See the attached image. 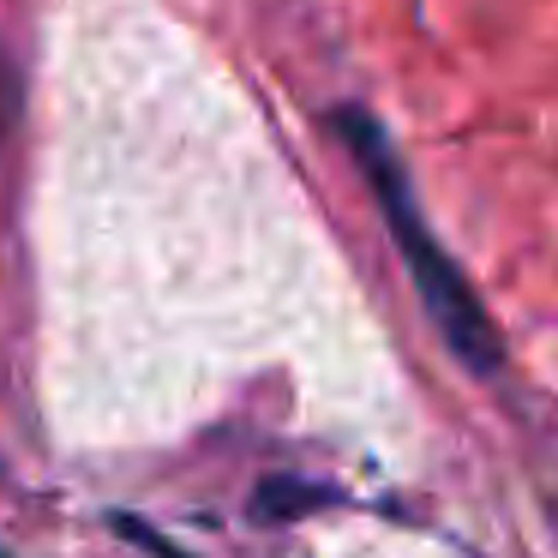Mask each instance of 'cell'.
Wrapping results in <instances>:
<instances>
[{
  "instance_id": "obj_1",
  "label": "cell",
  "mask_w": 558,
  "mask_h": 558,
  "mask_svg": "<svg viewBox=\"0 0 558 558\" xmlns=\"http://www.w3.org/2000/svg\"><path fill=\"white\" fill-rule=\"evenodd\" d=\"M337 126H342V138H349L354 162L366 169V186H373L378 210H385V222H390V241H397V253H402V270H409L414 289H421L426 318H433V330L445 337V349L457 354L469 373H481V378L498 373V361H505L498 325L486 318L481 294L462 282L457 258H450L445 246L433 241V229H426L421 205H414L409 169L397 162L390 138L378 133V121H373V114H361V109H342Z\"/></svg>"
},
{
  "instance_id": "obj_2",
  "label": "cell",
  "mask_w": 558,
  "mask_h": 558,
  "mask_svg": "<svg viewBox=\"0 0 558 558\" xmlns=\"http://www.w3.org/2000/svg\"><path fill=\"white\" fill-rule=\"evenodd\" d=\"M121 529H126V534H133V541H138V546H150V558H186V553H181V546H169V541H162V534H150V529H138V522H121Z\"/></svg>"
}]
</instances>
